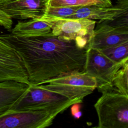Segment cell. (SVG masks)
Instances as JSON below:
<instances>
[{"mask_svg": "<svg viewBox=\"0 0 128 128\" xmlns=\"http://www.w3.org/2000/svg\"><path fill=\"white\" fill-rule=\"evenodd\" d=\"M98 50L116 64L128 62V42Z\"/></svg>", "mask_w": 128, "mask_h": 128, "instance_id": "obj_14", "label": "cell"}, {"mask_svg": "<svg viewBox=\"0 0 128 128\" xmlns=\"http://www.w3.org/2000/svg\"><path fill=\"white\" fill-rule=\"evenodd\" d=\"M99 2L101 4L106 6H112V3L111 0H96Z\"/></svg>", "mask_w": 128, "mask_h": 128, "instance_id": "obj_19", "label": "cell"}, {"mask_svg": "<svg viewBox=\"0 0 128 128\" xmlns=\"http://www.w3.org/2000/svg\"><path fill=\"white\" fill-rule=\"evenodd\" d=\"M44 88L70 99L80 101L97 88L94 78L86 72H75L58 77L40 84Z\"/></svg>", "mask_w": 128, "mask_h": 128, "instance_id": "obj_5", "label": "cell"}, {"mask_svg": "<svg viewBox=\"0 0 128 128\" xmlns=\"http://www.w3.org/2000/svg\"><path fill=\"white\" fill-rule=\"evenodd\" d=\"M124 64H116L99 50L88 48L84 72L94 78L96 88L102 93L114 88L112 86L114 76Z\"/></svg>", "mask_w": 128, "mask_h": 128, "instance_id": "obj_7", "label": "cell"}, {"mask_svg": "<svg viewBox=\"0 0 128 128\" xmlns=\"http://www.w3.org/2000/svg\"><path fill=\"white\" fill-rule=\"evenodd\" d=\"M126 42H128V28L114 26L104 20L94 28L88 48L101 50Z\"/></svg>", "mask_w": 128, "mask_h": 128, "instance_id": "obj_10", "label": "cell"}, {"mask_svg": "<svg viewBox=\"0 0 128 128\" xmlns=\"http://www.w3.org/2000/svg\"><path fill=\"white\" fill-rule=\"evenodd\" d=\"M82 102L70 99L46 88L41 84H30L25 94L10 109L15 110H58L63 112L71 106Z\"/></svg>", "mask_w": 128, "mask_h": 128, "instance_id": "obj_2", "label": "cell"}, {"mask_svg": "<svg viewBox=\"0 0 128 128\" xmlns=\"http://www.w3.org/2000/svg\"><path fill=\"white\" fill-rule=\"evenodd\" d=\"M112 86L115 90L128 96V62L116 72L112 78Z\"/></svg>", "mask_w": 128, "mask_h": 128, "instance_id": "obj_15", "label": "cell"}, {"mask_svg": "<svg viewBox=\"0 0 128 128\" xmlns=\"http://www.w3.org/2000/svg\"><path fill=\"white\" fill-rule=\"evenodd\" d=\"M8 80L30 84L26 70L18 54L0 39V82Z\"/></svg>", "mask_w": 128, "mask_h": 128, "instance_id": "obj_8", "label": "cell"}, {"mask_svg": "<svg viewBox=\"0 0 128 128\" xmlns=\"http://www.w3.org/2000/svg\"><path fill=\"white\" fill-rule=\"evenodd\" d=\"M0 39L18 54L31 84L84 71L88 49L80 48L74 41L61 40L52 32L34 36L10 33L0 35Z\"/></svg>", "mask_w": 128, "mask_h": 128, "instance_id": "obj_1", "label": "cell"}, {"mask_svg": "<svg viewBox=\"0 0 128 128\" xmlns=\"http://www.w3.org/2000/svg\"><path fill=\"white\" fill-rule=\"evenodd\" d=\"M80 6H47L42 18H68Z\"/></svg>", "mask_w": 128, "mask_h": 128, "instance_id": "obj_16", "label": "cell"}, {"mask_svg": "<svg viewBox=\"0 0 128 128\" xmlns=\"http://www.w3.org/2000/svg\"><path fill=\"white\" fill-rule=\"evenodd\" d=\"M51 23L41 18L26 22H18L11 30V34L22 36H34L47 34L52 32Z\"/></svg>", "mask_w": 128, "mask_h": 128, "instance_id": "obj_13", "label": "cell"}, {"mask_svg": "<svg viewBox=\"0 0 128 128\" xmlns=\"http://www.w3.org/2000/svg\"><path fill=\"white\" fill-rule=\"evenodd\" d=\"M12 23V18L0 10V26L8 30H11Z\"/></svg>", "mask_w": 128, "mask_h": 128, "instance_id": "obj_18", "label": "cell"}, {"mask_svg": "<svg viewBox=\"0 0 128 128\" xmlns=\"http://www.w3.org/2000/svg\"><path fill=\"white\" fill-rule=\"evenodd\" d=\"M128 12V0H117L114 6L91 4L80 6L76 12L68 18H84L91 20H112Z\"/></svg>", "mask_w": 128, "mask_h": 128, "instance_id": "obj_11", "label": "cell"}, {"mask_svg": "<svg viewBox=\"0 0 128 128\" xmlns=\"http://www.w3.org/2000/svg\"><path fill=\"white\" fill-rule=\"evenodd\" d=\"M94 107L98 128H128V96L114 89L102 93Z\"/></svg>", "mask_w": 128, "mask_h": 128, "instance_id": "obj_3", "label": "cell"}, {"mask_svg": "<svg viewBox=\"0 0 128 128\" xmlns=\"http://www.w3.org/2000/svg\"><path fill=\"white\" fill-rule=\"evenodd\" d=\"M46 7V0H0V10L11 18H40Z\"/></svg>", "mask_w": 128, "mask_h": 128, "instance_id": "obj_9", "label": "cell"}, {"mask_svg": "<svg viewBox=\"0 0 128 128\" xmlns=\"http://www.w3.org/2000/svg\"><path fill=\"white\" fill-rule=\"evenodd\" d=\"M58 110H15L8 109L0 114V128H44L52 124Z\"/></svg>", "mask_w": 128, "mask_h": 128, "instance_id": "obj_6", "label": "cell"}, {"mask_svg": "<svg viewBox=\"0 0 128 128\" xmlns=\"http://www.w3.org/2000/svg\"><path fill=\"white\" fill-rule=\"evenodd\" d=\"M40 18L51 23L52 34L59 40L74 41L80 48H88L96 20L84 18Z\"/></svg>", "mask_w": 128, "mask_h": 128, "instance_id": "obj_4", "label": "cell"}, {"mask_svg": "<svg viewBox=\"0 0 128 128\" xmlns=\"http://www.w3.org/2000/svg\"><path fill=\"white\" fill-rule=\"evenodd\" d=\"M29 85L13 80L0 82V114L17 102L25 94Z\"/></svg>", "mask_w": 128, "mask_h": 128, "instance_id": "obj_12", "label": "cell"}, {"mask_svg": "<svg viewBox=\"0 0 128 128\" xmlns=\"http://www.w3.org/2000/svg\"><path fill=\"white\" fill-rule=\"evenodd\" d=\"M95 4H102L96 0H46L47 6H82Z\"/></svg>", "mask_w": 128, "mask_h": 128, "instance_id": "obj_17", "label": "cell"}]
</instances>
